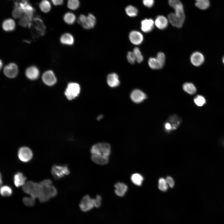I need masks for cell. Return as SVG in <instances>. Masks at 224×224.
<instances>
[{"label":"cell","instance_id":"cell-48","mask_svg":"<svg viewBox=\"0 0 224 224\" xmlns=\"http://www.w3.org/2000/svg\"><path fill=\"white\" fill-rule=\"evenodd\" d=\"M103 117V115H99L97 118V120H100Z\"/></svg>","mask_w":224,"mask_h":224},{"label":"cell","instance_id":"cell-11","mask_svg":"<svg viewBox=\"0 0 224 224\" xmlns=\"http://www.w3.org/2000/svg\"><path fill=\"white\" fill-rule=\"evenodd\" d=\"M42 80L45 85L49 86L55 85L57 81V78L54 72L50 70H46L43 73Z\"/></svg>","mask_w":224,"mask_h":224},{"label":"cell","instance_id":"cell-8","mask_svg":"<svg viewBox=\"0 0 224 224\" xmlns=\"http://www.w3.org/2000/svg\"><path fill=\"white\" fill-rule=\"evenodd\" d=\"M51 172L53 176L57 179L62 178L65 175H68L70 173L68 167L65 165H54L52 166Z\"/></svg>","mask_w":224,"mask_h":224},{"label":"cell","instance_id":"cell-47","mask_svg":"<svg viewBox=\"0 0 224 224\" xmlns=\"http://www.w3.org/2000/svg\"><path fill=\"white\" fill-rule=\"evenodd\" d=\"M165 129L167 131H169L172 129L171 125L169 122H166L164 125Z\"/></svg>","mask_w":224,"mask_h":224},{"label":"cell","instance_id":"cell-12","mask_svg":"<svg viewBox=\"0 0 224 224\" xmlns=\"http://www.w3.org/2000/svg\"><path fill=\"white\" fill-rule=\"evenodd\" d=\"M40 72L38 68L35 65H31L27 68L25 71L26 77L30 80L37 79L39 76Z\"/></svg>","mask_w":224,"mask_h":224},{"label":"cell","instance_id":"cell-15","mask_svg":"<svg viewBox=\"0 0 224 224\" xmlns=\"http://www.w3.org/2000/svg\"><path fill=\"white\" fill-rule=\"evenodd\" d=\"M190 60L193 65L195 66H199L203 63L204 57L202 53L196 51L192 54L190 56Z\"/></svg>","mask_w":224,"mask_h":224},{"label":"cell","instance_id":"cell-16","mask_svg":"<svg viewBox=\"0 0 224 224\" xmlns=\"http://www.w3.org/2000/svg\"><path fill=\"white\" fill-rule=\"evenodd\" d=\"M155 22L152 19H145L141 23V29L145 33H149L153 29Z\"/></svg>","mask_w":224,"mask_h":224},{"label":"cell","instance_id":"cell-22","mask_svg":"<svg viewBox=\"0 0 224 224\" xmlns=\"http://www.w3.org/2000/svg\"><path fill=\"white\" fill-rule=\"evenodd\" d=\"M61 43L64 45H71L73 44L74 39L73 35L69 33L63 34L60 38Z\"/></svg>","mask_w":224,"mask_h":224},{"label":"cell","instance_id":"cell-34","mask_svg":"<svg viewBox=\"0 0 224 224\" xmlns=\"http://www.w3.org/2000/svg\"><path fill=\"white\" fill-rule=\"evenodd\" d=\"M0 193L3 197H9L12 194V190L11 188L7 185L2 186L0 189Z\"/></svg>","mask_w":224,"mask_h":224},{"label":"cell","instance_id":"cell-43","mask_svg":"<svg viewBox=\"0 0 224 224\" xmlns=\"http://www.w3.org/2000/svg\"><path fill=\"white\" fill-rule=\"evenodd\" d=\"M158 59L164 64H165L166 57L165 54L162 52H159L157 54L156 57Z\"/></svg>","mask_w":224,"mask_h":224},{"label":"cell","instance_id":"cell-24","mask_svg":"<svg viewBox=\"0 0 224 224\" xmlns=\"http://www.w3.org/2000/svg\"><path fill=\"white\" fill-rule=\"evenodd\" d=\"M149 67L153 69H159L161 68L164 65L156 57H150L148 60Z\"/></svg>","mask_w":224,"mask_h":224},{"label":"cell","instance_id":"cell-39","mask_svg":"<svg viewBox=\"0 0 224 224\" xmlns=\"http://www.w3.org/2000/svg\"><path fill=\"white\" fill-rule=\"evenodd\" d=\"M170 121L173 123L172 125V129H176L180 122L179 118L174 115L170 118Z\"/></svg>","mask_w":224,"mask_h":224},{"label":"cell","instance_id":"cell-37","mask_svg":"<svg viewBox=\"0 0 224 224\" xmlns=\"http://www.w3.org/2000/svg\"><path fill=\"white\" fill-rule=\"evenodd\" d=\"M194 101L195 104L198 106H203L206 102L204 97L200 95H197L194 98Z\"/></svg>","mask_w":224,"mask_h":224},{"label":"cell","instance_id":"cell-6","mask_svg":"<svg viewBox=\"0 0 224 224\" xmlns=\"http://www.w3.org/2000/svg\"><path fill=\"white\" fill-rule=\"evenodd\" d=\"M169 5L175 10V14L184 23L185 19L184 7L180 0H169Z\"/></svg>","mask_w":224,"mask_h":224},{"label":"cell","instance_id":"cell-50","mask_svg":"<svg viewBox=\"0 0 224 224\" xmlns=\"http://www.w3.org/2000/svg\"><path fill=\"white\" fill-rule=\"evenodd\" d=\"M222 61L223 63L224 64V56H223V57L222 58Z\"/></svg>","mask_w":224,"mask_h":224},{"label":"cell","instance_id":"cell-36","mask_svg":"<svg viewBox=\"0 0 224 224\" xmlns=\"http://www.w3.org/2000/svg\"><path fill=\"white\" fill-rule=\"evenodd\" d=\"M80 2L79 0H68V7L70 9L75 10L79 7Z\"/></svg>","mask_w":224,"mask_h":224},{"label":"cell","instance_id":"cell-25","mask_svg":"<svg viewBox=\"0 0 224 224\" xmlns=\"http://www.w3.org/2000/svg\"><path fill=\"white\" fill-rule=\"evenodd\" d=\"M26 180V177L21 172L17 173L14 176V184L15 186L17 187L23 186L25 183Z\"/></svg>","mask_w":224,"mask_h":224},{"label":"cell","instance_id":"cell-33","mask_svg":"<svg viewBox=\"0 0 224 224\" xmlns=\"http://www.w3.org/2000/svg\"><path fill=\"white\" fill-rule=\"evenodd\" d=\"M24 13L22 8L19 6L14 8L12 11V14L14 18L20 19L24 15Z\"/></svg>","mask_w":224,"mask_h":224},{"label":"cell","instance_id":"cell-7","mask_svg":"<svg viewBox=\"0 0 224 224\" xmlns=\"http://www.w3.org/2000/svg\"><path fill=\"white\" fill-rule=\"evenodd\" d=\"M80 210L83 212H87L95 207L94 198L88 195L84 196L81 200L79 205Z\"/></svg>","mask_w":224,"mask_h":224},{"label":"cell","instance_id":"cell-30","mask_svg":"<svg viewBox=\"0 0 224 224\" xmlns=\"http://www.w3.org/2000/svg\"><path fill=\"white\" fill-rule=\"evenodd\" d=\"M195 6L200 9L206 10L209 7V0H195Z\"/></svg>","mask_w":224,"mask_h":224},{"label":"cell","instance_id":"cell-35","mask_svg":"<svg viewBox=\"0 0 224 224\" xmlns=\"http://www.w3.org/2000/svg\"><path fill=\"white\" fill-rule=\"evenodd\" d=\"M133 52L135 55L136 61L139 63L142 62L143 60V57L139 48L138 47L135 48Z\"/></svg>","mask_w":224,"mask_h":224},{"label":"cell","instance_id":"cell-21","mask_svg":"<svg viewBox=\"0 0 224 224\" xmlns=\"http://www.w3.org/2000/svg\"><path fill=\"white\" fill-rule=\"evenodd\" d=\"M168 20L163 16H159L157 17L155 21V24L159 29L163 30L166 28L168 25Z\"/></svg>","mask_w":224,"mask_h":224},{"label":"cell","instance_id":"cell-28","mask_svg":"<svg viewBox=\"0 0 224 224\" xmlns=\"http://www.w3.org/2000/svg\"><path fill=\"white\" fill-rule=\"evenodd\" d=\"M41 10L44 13H48L51 9V4L48 0H42L39 5Z\"/></svg>","mask_w":224,"mask_h":224},{"label":"cell","instance_id":"cell-19","mask_svg":"<svg viewBox=\"0 0 224 224\" xmlns=\"http://www.w3.org/2000/svg\"><path fill=\"white\" fill-rule=\"evenodd\" d=\"M16 26L14 20L12 19L9 18L3 21L2 24V27L5 31L9 32L15 29Z\"/></svg>","mask_w":224,"mask_h":224},{"label":"cell","instance_id":"cell-41","mask_svg":"<svg viewBox=\"0 0 224 224\" xmlns=\"http://www.w3.org/2000/svg\"><path fill=\"white\" fill-rule=\"evenodd\" d=\"M127 58L128 61L131 64H134L136 61V58L133 52L129 51L127 53Z\"/></svg>","mask_w":224,"mask_h":224},{"label":"cell","instance_id":"cell-2","mask_svg":"<svg viewBox=\"0 0 224 224\" xmlns=\"http://www.w3.org/2000/svg\"><path fill=\"white\" fill-rule=\"evenodd\" d=\"M23 191L25 193L30 194V197L34 200L41 195L43 189V187L40 184L35 183L32 181H28L22 186Z\"/></svg>","mask_w":224,"mask_h":224},{"label":"cell","instance_id":"cell-14","mask_svg":"<svg viewBox=\"0 0 224 224\" xmlns=\"http://www.w3.org/2000/svg\"><path fill=\"white\" fill-rule=\"evenodd\" d=\"M130 97L131 100L136 103L142 102L147 98L146 94L138 89L133 90L130 94Z\"/></svg>","mask_w":224,"mask_h":224},{"label":"cell","instance_id":"cell-32","mask_svg":"<svg viewBox=\"0 0 224 224\" xmlns=\"http://www.w3.org/2000/svg\"><path fill=\"white\" fill-rule=\"evenodd\" d=\"M125 11L127 14L130 17H133L136 16L138 13V10L135 7L129 5L125 8Z\"/></svg>","mask_w":224,"mask_h":224},{"label":"cell","instance_id":"cell-42","mask_svg":"<svg viewBox=\"0 0 224 224\" xmlns=\"http://www.w3.org/2000/svg\"><path fill=\"white\" fill-rule=\"evenodd\" d=\"M102 202L101 196L100 195H96V198H94L95 207L97 208H100Z\"/></svg>","mask_w":224,"mask_h":224},{"label":"cell","instance_id":"cell-13","mask_svg":"<svg viewBox=\"0 0 224 224\" xmlns=\"http://www.w3.org/2000/svg\"><path fill=\"white\" fill-rule=\"evenodd\" d=\"M130 41L134 45H138L141 44L143 40L142 34L137 30H133L130 32L129 35Z\"/></svg>","mask_w":224,"mask_h":224},{"label":"cell","instance_id":"cell-27","mask_svg":"<svg viewBox=\"0 0 224 224\" xmlns=\"http://www.w3.org/2000/svg\"><path fill=\"white\" fill-rule=\"evenodd\" d=\"M32 17L27 15L24 14L19 21V24L23 27H26L30 24Z\"/></svg>","mask_w":224,"mask_h":224},{"label":"cell","instance_id":"cell-9","mask_svg":"<svg viewBox=\"0 0 224 224\" xmlns=\"http://www.w3.org/2000/svg\"><path fill=\"white\" fill-rule=\"evenodd\" d=\"M5 76L10 78H15L19 72L18 67L15 63H11L6 65L3 68Z\"/></svg>","mask_w":224,"mask_h":224},{"label":"cell","instance_id":"cell-26","mask_svg":"<svg viewBox=\"0 0 224 224\" xmlns=\"http://www.w3.org/2000/svg\"><path fill=\"white\" fill-rule=\"evenodd\" d=\"M183 88L185 91L191 95L195 94L197 91L194 85L189 82L184 83L183 85Z\"/></svg>","mask_w":224,"mask_h":224},{"label":"cell","instance_id":"cell-45","mask_svg":"<svg viewBox=\"0 0 224 224\" xmlns=\"http://www.w3.org/2000/svg\"><path fill=\"white\" fill-rule=\"evenodd\" d=\"M168 184L171 188H173L174 185V182L173 179L170 176H168L166 179Z\"/></svg>","mask_w":224,"mask_h":224},{"label":"cell","instance_id":"cell-38","mask_svg":"<svg viewBox=\"0 0 224 224\" xmlns=\"http://www.w3.org/2000/svg\"><path fill=\"white\" fill-rule=\"evenodd\" d=\"M158 188L161 191L164 192L166 191L168 188V184L166 179L161 178L158 181Z\"/></svg>","mask_w":224,"mask_h":224},{"label":"cell","instance_id":"cell-5","mask_svg":"<svg viewBox=\"0 0 224 224\" xmlns=\"http://www.w3.org/2000/svg\"><path fill=\"white\" fill-rule=\"evenodd\" d=\"M80 90V87L78 84L71 82L68 84L64 93L68 100H71L78 96Z\"/></svg>","mask_w":224,"mask_h":224},{"label":"cell","instance_id":"cell-40","mask_svg":"<svg viewBox=\"0 0 224 224\" xmlns=\"http://www.w3.org/2000/svg\"><path fill=\"white\" fill-rule=\"evenodd\" d=\"M24 203L27 206H31L33 205L35 203V200L31 197H25L23 199Z\"/></svg>","mask_w":224,"mask_h":224},{"label":"cell","instance_id":"cell-4","mask_svg":"<svg viewBox=\"0 0 224 224\" xmlns=\"http://www.w3.org/2000/svg\"><path fill=\"white\" fill-rule=\"evenodd\" d=\"M78 23L86 29H90L94 27L96 23V18L92 14L90 13L87 16L81 15L77 20Z\"/></svg>","mask_w":224,"mask_h":224},{"label":"cell","instance_id":"cell-46","mask_svg":"<svg viewBox=\"0 0 224 224\" xmlns=\"http://www.w3.org/2000/svg\"><path fill=\"white\" fill-rule=\"evenodd\" d=\"M53 4L55 6L62 5L63 2V0H51Z\"/></svg>","mask_w":224,"mask_h":224},{"label":"cell","instance_id":"cell-29","mask_svg":"<svg viewBox=\"0 0 224 224\" xmlns=\"http://www.w3.org/2000/svg\"><path fill=\"white\" fill-rule=\"evenodd\" d=\"M63 20L67 24L72 25L73 24L76 20L75 15L71 12H67L64 15Z\"/></svg>","mask_w":224,"mask_h":224},{"label":"cell","instance_id":"cell-10","mask_svg":"<svg viewBox=\"0 0 224 224\" xmlns=\"http://www.w3.org/2000/svg\"><path fill=\"white\" fill-rule=\"evenodd\" d=\"M33 153L28 147H23L19 149L18 156L19 160L22 162H26L30 161L33 157Z\"/></svg>","mask_w":224,"mask_h":224},{"label":"cell","instance_id":"cell-18","mask_svg":"<svg viewBox=\"0 0 224 224\" xmlns=\"http://www.w3.org/2000/svg\"><path fill=\"white\" fill-rule=\"evenodd\" d=\"M115 188L114 193L118 197H122L125 194L128 190V187L124 183L119 182L115 183L114 185Z\"/></svg>","mask_w":224,"mask_h":224},{"label":"cell","instance_id":"cell-49","mask_svg":"<svg viewBox=\"0 0 224 224\" xmlns=\"http://www.w3.org/2000/svg\"><path fill=\"white\" fill-rule=\"evenodd\" d=\"M3 67V62H2V60H0V68L1 69Z\"/></svg>","mask_w":224,"mask_h":224},{"label":"cell","instance_id":"cell-1","mask_svg":"<svg viewBox=\"0 0 224 224\" xmlns=\"http://www.w3.org/2000/svg\"><path fill=\"white\" fill-rule=\"evenodd\" d=\"M40 183L43 187L42 193L38 198L40 202H47L57 195L56 189L52 185V182L51 180L49 179L44 180Z\"/></svg>","mask_w":224,"mask_h":224},{"label":"cell","instance_id":"cell-17","mask_svg":"<svg viewBox=\"0 0 224 224\" xmlns=\"http://www.w3.org/2000/svg\"><path fill=\"white\" fill-rule=\"evenodd\" d=\"M106 80L108 85L111 87H117L120 84L119 76L115 73L109 74L107 76Z\"/></svg>","mask_w":224,"mask_h":224},{"label":"cell","instance_id":"cell-20","mask_svg":"<svg viewBox=\"0 0 224 224\" xmlns=\"http://www.w3.org/2000/svg\"><path fill=\"white\" fill-rule=\"evenodd\" d=\"M91 159L95 164L100 165H106L109 162V157L98 155L91 154Z\"/></svg>","mask_w":224,"mask_h":224},{"label":"cell","instance_id":"cell-23","mask_svg":"<svg viewBox=\"0 0 224 224\" xmlns=\"http://www.w3.org/2000/svg\"><path fill=\"white\" fill-rule=\"evenodd\" d=\"M168 19L173 26L178 28H181L184 24L174 13H170L168 15Z\"/></svg>","mask_w":224,"mask_h":224},{"label":"cell","instance_id":"cell-3","mask_svg":"<svg viewBox=\"0 0 224 224\" xmlns=\"http://www.w3.org/2000/svg\"><path fill=\"white\" fill-rule=\"evenodd\" d=\"M91 154H96L109 157L111 152V146L106 142H100L93 145L90 150Z\"/></svg>","mask_w":224,"mask_h":224},{"label":"cell","instance_id":"cell-44","mask_svg":"<svg viewBox=\"0 0 224 224\" xmlns=\"http://www.w3.org/2000/svg\"><path fill=\"white\" fill-rule=\"evenodd\" d=\"M142 3L145 6L150 8L153 5L154 0H142Z\"/></svg>","mask_w":224,"mask_h":224},{"label":"cell","instance_id":"cell-31","mask_svg":"<svg viewBox=\"0 0 224 224\" xmlns=\"http://www.w3.org/2000/svg\"><path fill=\"white\" fill-rule=\"evenodd\" d=\"M131 179L134 184L138 186H140L142 184L143 180L142 176L138 173L133 174L131 176Z\"/></svg>","mask_w":224,"mask_h":224}]
</instances>
